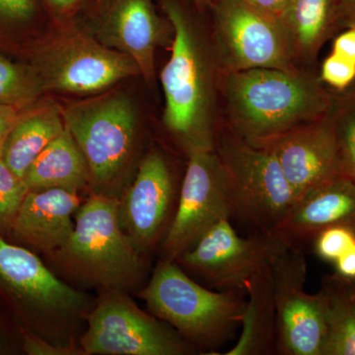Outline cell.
<instances>
[{"label": "cell", "mask_w": 355, "mask_h": 355, "mask_svg": "<svg viewBox=\"0 0 355 355\" xmlns=\"http://www.w3.org/2000/svg\"><path fill=\"white\" fill-rule=\"evenodd\" d=\"M219 92L233 132L259 144L323 118L331 90L310 67L219 73Z\"/></svg>", "instance_id": "1"}, {"label": "cell", "mask_w": 355, "mask_h": 355, "mask_svg": "<svg viewBox=\"0 0 355 355\" xmlns=\"http://www.w3.org/2000/svg\"><path fill=\"white\" fill-rule=\"evenodd\" d=\"M43 93L31 64H17L0 55V105L23 110L34 104Z\"/></svg>", "instance_id": "26"}, {"label": "cell", "mask_w": 355, "mask_h": 355, "mask_svg": "<svg viewBox=\"0 0 355 355\" xmlns=\"http://www.w3.org/2000/svg\"><path fill=\"white\" fill-rule=\"evenodd\" d=\"M282 242L275 233L252 232L241 237L230 218H223L175 261L218 291H245L252 275L270 263Z\"/></svg>", "instance_id": "12"}, {"label": "cell", "mask_w": 355, "mask_h": 355, "mask_svg": "<svg viewBox=\"0 0 355 355\" xmlns=\"http://www.w3.org/2000/svg\"><path fill=\"white\" fill-rule=\"evenodd\" d=\"M31 65L43 92L97 94L139 76L132 58L81 32H69L42 46Z\"/></svg>", "instance_id": "7"}, {"label": "cell", "mask_w": 355, "mask_h": 355, "mask_svg": "<svg viewBox=\"0 0 355 355\" xmlns=\"http://www.w3.org/2000/svg\"><path fill=\"white\" fill-rule=\"evenodd\" d=\"M72 275L104 291L137 286L144 272L142 254L121 226L119 198L91 193L74 216L73 232L53 253Z\"/></svg>", "instance_id": "4"}, {"label": "cell", "mask_w": 355, "mask_h": 355, "mask_svg": "<svg viewBox=\"0 0 355 355\" xmlns=\"http://www.w3.org/2000/svg\"><path fill=\"white\" fill-rule=\"evenodd\" d=\"M354 221L323 229L313 238L310 245L317 257L333 265V275L355 291Z\"/></svg>", "instance_id": "24"}, {"label": "cell", "mask_w": 355, "mask_h": 355, "mask_svg": "<svg viewBox=\"0 0 355 355\" xmlns=\"http://www.w3.org/2000/svg\"><path fill=\"white\" fill-rule=\"evenodd\" d=\"M340 29L355 27V0H340Z\"/></svg>", "instance_id": "35"}, {"label": "cell", "mask_w": 355, "mask_h": 355, "mask_svg": "<svg viewBox=\"0 0 355 355\" xmlns=\"http://www.w3.org/2000/svg\"><path fill=\"white\" fill-rule=\"evenodd\" d=\"M179 195L176 178L164 154L159 150L146 154L132 184L119 198L121 228L139 253H148L163 242Z\"/></svg>", "instance_id": "13"}, {"label": "cell", "mask_w": 355, "mask_h": 355, "mask_svg": "<svg viewBox=\"0 0 355 355\" xmlns=\"http://www.w3.org/2000/svg\"><path fill=\"white\" fill-rule=\"evenodd\" d=\"M355 222V221H354ZM355 292V291H354Z\"/></svg>", "instance_id": "37"}, {"label": "cell", "mask_w": 355, "mask_h": 355, "mask_svg": "<svg viewBox=\"0 0 355 355\" xmlns=\"http://www.w3.org/2000/svg\"><path fill=\"white\" fill-rule=\"evenodd\" d=\"M23 180L28 191L62 189L79 193L90 188L87 162L67 128L40 154Z\"/></svg>", "instance_id": "22"}, {"label": "cell", "mask_w": 355, "mask_h": 355, "mask_svg": "<svg viewBox=\"0 0 355 355\" xmlns=\"http://www.w3.org/2000/svg\"><path fill=\"white\" fill-rule=\"evenodd\" d=\"M212 50L219 73L254 69H297L279 21L243 0H214Z\"/></svg>", "instance_id": "9"}, {"label": "cell", "mask_w": 355, "mask_h": 355, "mask_svg": "<svg viewBox=\"0 0 355 355\" xmlns=\"http://www.w3.org/2000/svg\"><path fill=\"white\" fill-rule=\"evenodd\" d=\"M0 284L18 298L53 316H70L85 310L83 292L58 279L36 254L0 237Z\"/></svg>", "instance_id": "15"}, {"label": "cell", "mask_w": 355, "mask_h": 355, "mask_svg": "<svg viewBox=\"0 0 355 355\" xmlns=\"http://www.w3.org/2000/svg\"><path fill=\"white\" fill-rule=\"evenodd\" d=\"M164 21L153 0H111L97 29L100 43L132 58L147 83L155 80V51L164 41Z\"/></svg>", "instance_id": "16"}, {"label": "cell", "mask_w": 355, "mask_h": 355, "mask_svg": "<svg viewBox=\"0 0 355 355\" xmlns=\"http://www.w3.org/2000/svg\"><path fill=\"white\" fill-rule=\"evenodd\" d=\"M80 205L78 193L73 191L62 189L28 191L11 230L27 244L46 253H55L73 232V217Z\"/></svg>", "instance_id": "18"}, {"label": "cell", "mask_w": 355, "mask_h": 355, "mask_svg": "<svg viewBox=\"0 0 355 355\" xmlns=\"http://www.w3.org/2000/svg\"><path fill=\"white\" fill-rule=\"evenodd\" d=\"M24 349L28 354L37 355H67L73 354L72 349L67 347H55L50 343L44 342L38 336L32 334L24 335Z\"/></svg>", "instance_id": "31"}, {"label": "cell", "mask_w": 355, "mask_h": 355, "mask_svg": "<svg viewBox=\"0 0 355 355\" xmlns=\"http://www.w3.org/2000/svg\"><path fill=\"white\" fill-rule=\"evenodd\" d=\"M327 114L336 135L338 173L355 183V81L345 90H331Z\"/></svg>", "instance_id": "25"}, {"label": "cell", "mask_w": 355, "mask_h": 355, "mask_svg": "<svg viewBox=\"0 0 355 355\" xmlns=\"http://www.w3.org/2000/svg\"><path fill=\"white\" fill-rule=\"evenodd\" d=\"M270 266L277 307V354L323 355L327 340L323 300L319 293L305 291L304 250L284 241Z\"/></svg>", "instance_id": "10"}, {"label": "cell", "mask_w": 355, "mask_h": 355, "mask_svg": "<svg viewBox=\"0 0 355 355\" xmlns=\"http://www.w3.org/2000/svg\"><path fill=\"white\" fill-rule=\"evenodd\" d=\"M248 6L272 19L280 21L286 9L287 0H243Z\"/></svg>", "instance_id": "33"}, {"label": "cell", "mask_w": 355, "mask_h": 355, "mask_svg": "<svg viewBox=\"0 0 355 355\" xmlns=\"http://www.w3.org/2000/svg\"><path fill=\"white\" fill-rule=\"evenodd\" d=\"M38 0H0V26L27 24L35 17Z\"/></svg>", "instance_id": "29"}, {"label": "cell", "mask_w": 355, "mask_h": 355, "mask_svg": "<svg viewBox=\"0 0 355 355\" xmlns=\"http://www.w3.org/2000/svg\"><path fill=\"white\" fill-rule=\"evenodd\" d=\"M140 297L154 316L169 324L196 349L210 355L232 340L241 326L246 291H210L176 261H159Z\"/></svg>", "instance_id": "3"}, {"label": "cell", "mask_w": 355, "mask_h": 355, "mask_svg": "<svg viewBox=\"0 0 355 355\" xmlns=\"http://www.w3.org/2000/svg\"><path fill=\"white\" fill-rule=\"evenodd\" d=\"M254 146L263 147L275 156L296 200L338 174L336 135L327 114L319 120Z\"/></svg>", "instance_id": "14"}, {"label": "cell", "mask_w": 355, "mask_h": 355, "mask_svg": "<svg viewBox=\"0 0 355 355\" xmlns=\"http://www.w3.org/2000/svg\"><path fill=\"white\" fill-rule=\"evenodd\" d=\"M327 340L323 355H355V292L336 275L322 279Z\"/></svg>", "instance_id": "23"}, {"label": "cell", "mask_w": 355, "mask_h": 355, "mask_svg": "<svg viewBox=\"0 0 355 355\" xmlns=\"http://www.w3.org/2000/svg\"><path fill=\"white\" fill-rule=\"evenodd\" d=\"M161 6L174 33L171 57L160 73L163 123L184 153L216 150L219 70L212 46L177 0H162Z\"/></svg>", "instance_id": "2"}, {"label": "cell", "mask_w": 355, "mask_h": 355, "mask_svg": "<svg viewBox=\"0 0 355 355\" xmlns=\"http://www.w3.org/2000/svg\"><path fill=\"white\" fill-rule=\"evenodd\" d=\"M187 157L176 212L161 243V260L176 261L217 222L232 216L225 173L216 151L196 149Z\"/></svg>", "instance_id": "11"}, {"label": "cell", "mask_w": 355, "mask_h": 355, "mask_svg": "<svg viewBox=\"0 0 355 355\" xmlns=\"http://www.w3.org/2000/svg\"><path fill=\"white\" fill-rule=\"evenodd\" d=\"M62 110L55 105L27 107L9 132L2 160L23 179L30 166L51 142L64 132Z\"/></svg>", "instance_id": "21"}, {"label": "cell", "mask_w": 355, "mask_h": 355, "mask_svg": "<svg viewBox=\"0 0 355 355\" xmlns=\"http://www.w3.org/2000/svg\"><path fill=\"white\" fill-rule=\"evenodd\" d=\"M64 125L83 151L92 193L120 198V183L132 157L137 116L130 98L103 93L62 110Z\"/></svg>", "instance_id": "6"}, {"label": "cell", "mask_w": 355, "mask_h": 355, "mask_svg": "<svg viewBox=\"0 0 355 355\" xmlns=\"http://www.w3.org/2000/svg\"><path fill=\"white\" fill-rule=\"evenodd\" d=\"M319 77L331 90H345L355 81V64L331 53L322 62Z\"/></svg>", "instance_id": "28"}, {"label": "cell", "mask_w": 355, "mask_h": 355, "mask_svg": "<svg viewBox=\"0 0 355 355\" xmlns=\"http://www.w3.org/2000/svg\"><path fill=\"white\" fill-rule=\"evenodd\" d=\"M331 53L355 64V27L345 28L336 35Z\"/></svg>", "instance_id": "30"}, {"label": "cell", "mask_w": 355, "mask_h": 355, "mask_svg": "<svg viewBox=\"0 0 355 355\" xmlns=\"http://www.w3.org/2000/svg\"><path fill=\"white\" fill-rule=\"evenodd\" d=\"M51 12L60 16H69L78 10L86 0H43Z\"/></svg>", "instance_id": "34"}, {"label": "cell", "mask_w": 355, "mask_h": 355, "mask_svg": "<svg viewBox=\"0 0 355 355\" xmlns=\"http://www.w3.org/2000/svg\"><path fill=\"white\" fill-rule=\"evenodd\" d=\"M216 151L225 173L231 218L252 232L275 234L296 202L277 159L224 123L217 133Z\"/></svg>", "instance_id": "5"}, {"label": "cell", "mask_w": 355, "mask_h": 355, "mask_svg": "<svg viewBox=\"0 0 355 355\" xmlns=\"http://www.w3.org/2000/svg\"><path fill=\"white\" fill-rule=\"evenodd\" d=\"M21 112L22 110L16 107L0 105V158L3 153L7 137L19 118Z\"/></svg>", "instance_id": "32"}, {"label": "cell", "mask_w": 355, "mask_h": 355, "mask_svg": "<svg viewBox=\"0 0 355 355\" xmlns=\"http://www.w3.org/2000/svg\"><path fill=\"white\" fill-rule=\"evenodd\" d=\"M246 305L237 343L220 355L277 354V316L270 263L261 266L245 286Z\"/></svg>", "instance_id": "20"}, {"label": "cell", "mask_w": 355, "mask_h": 355, "mask_svg": "<svg viewBox=\"0 0 355 355\" xmlns=\"http://www.w3.org/2000/svg\"><path fill=\"white\" fill-rule=\"evenodd\" d=\"M354 220L355 183L336 174L298 198L275 234L303 249L323 229Z\"/></svg>", "instance_id": "17"}, {"label": "cell", "mask_w": 355, "mask_h": 355, "mask_svg": "<svg viewBox=\"0 0 355 355\" xmlns=\"http://www.w3.org/2000/svg\"><path fill=\"white\" fill-rule=\"evenodd\" d=\"M193 3L200 11H205L207 9L212 8L214 0H191Z\"/></svg>", "instance_id": "36"}, {"label": "cell", "mask_w": 355, "mask_h": 355, "mask_svg": "<svg viewBox=\"0 0 355 355\" xmlns=\"http://www.w3.org/2000/svg\"><path fill=\"white\" fill-rule=\"evenodd\" d=\"M279 22L296 64L311 67L324 44L342 31L340 0H287Z\"/></svg>", "instance_id": "19"}, {"label": "cell", "mask_w": 355, "mask_h": 355, "mask_svg": "<svg viewBox=\"0 0 355 355\" xmlns=\"http://www.w3.org/2000/svg\"><path fill=\"white\" fill-rule=\"evenodd\" d=\"M27 193L24 180L0 158V229L11 227Z\"/></svg>", "instance_id": "27"}, {"label": "cell", "mask_w": 355, "mask_h": 355, "mask_svg": "<svg viewBox=\"0 0 355 355\" xmlns=\"http://www.w3.org/2000/svg\"><path fill=\"white\" fill-rule=\"evenodd\" d=\"M137 307L123 291H104L87 315L81 338L84 354L184 355L197 349L173 327Z\"/></svg>", "instance_id": "8"}]
</instances>
